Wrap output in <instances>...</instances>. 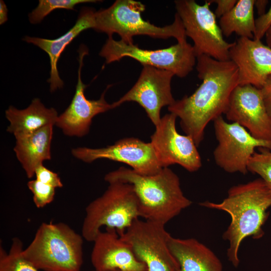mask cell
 Masks as SVG:
<instances>
[{
    "instance_id": "cell-17",
    "label": "cell",
    "mask_w": 271,
    "mask_h": 271,
    "mask_svg": "<svg viewBox=\"0 0 271 271\" xmlns=\"http://www.w3.org/2000/svg\"><path fill=\"white\" fill-rule=\"evenodd\" d=\"M91 262L95 271H147L130 246L113 229L101 230L93 242Z\"/></svg>"
},
{
    "instance_id": "cell-33",
    "label": "cell",
    "mask_w": 271,
    "mask_h": 271,
    "mask_svg": "<svg viewBox=\"0 0 271 271\" xmlns=\"http://www.w3.org/2000/svg\"><path fill=\"white\" fill-rule=\"evenodd\" d=\"M265 35L267 46L271 48V27L267 30Z\"/></svg>"
},
{
    "instance_id": "cell-4",
    "label": "cell",
    "mask_w": 271,
    "mask_h": 271,
    "mask_svg": "<svg viewBox=\"0 0 271 271\" xmlns=\"http://www.w3.org/2000/svg\"><path fill=\"white\" fill-rule=\"evenodd\" d=\"M83 239L66 223L43 222L24 255L39 270L80 271Z\"/></svg>"
},
{
    "instance_id": "cell-23",
    "label": "cell",
    "mask_w": 271,
    "mask_h": 271,
    "mask_svg": "<svg viewBox=\"0 0 271 271\" xmlns=\"http://www.w3.org/2000/svg\"><path fill=\"white\" fill-rule=\"evenodd\" d=\"M22 240L13 238L8 252L0 247V271H39L24 256Z\"/></svg>"
},
{
    "instance_id": "cell-28",
    "label": "cell",
    "mask_w": 271,
    "mask_h": 271,
    "mask_svg": "<svg viewBox=\"0 0 271 271\" xmlns=\"http://www.w3.org/2000/svg\"><path fill=\"white\" fill-rule=\"evenodd\" d=\"M271 27V7L269 10L255 20L253 39L261 40Z\"/></svg>"
},
{
    "instance_id": "cell-14",
    "label": "cell",
    "mask_w": 271,
    "mask_h": 271,
    "mask_svg": "<svg viewBox=\"0 0 271 271\" xmlns=\"http://www.w3.org/2000/svg\"><path fill=\"white\" fill-rule=\"evenodd\" d=\"M224 114L228 120L243 126L256 139L271 141V118L260 89L250 84L236 86Z\"/></svg>"
},
{
    "instance_id": "cell-29",
    "label": "cell",
    "mask_w": 271,
    "mask_h": 271,
    "mask_svg": "<svg viewBox=\"0 0 271 271\" xmlns=\"http://www.w3.org/2000/svg\"><path fill=\"white\" fill-rule=\"evenodd\" d=\"M212 3H216L217 7L214 14L216 18H220L229 12L236 5L237 0H209Z\"/></svg>"
},
{
    "instance_id": "cell-10",
    "label": "cell",
    "mask_w": 271,
    "mask_h": 271,
    "mask_svg": "<svg viewBox=\"0 0 271 271\" xmlns=\"http://www.w3.org/2000/svg\"><path fill=\"white\" fill-rule=\"evenodd\" d=\"M213 121L218 143L213 152L214 159L227 173L246 174L248 162L256 148L271 150V141L256 139L237 123H229L222 116Z\"/></svg>"
},
{
    "instance_id": "cell-9",
    "label": "cell",
    "mask_w": 271,
    "mask_h": 271,
    "mask_svg": "<svg viewBox=\"0 0 271 271\" xmlns=\"http://www.w3.org/2000/svg\"><path fill=\"white\" fill-rule=\"evenodd\" d=\"M147 271H180L168 245L170 234L165 225L139 218L121 235Z\"/></svg>"
},
{
    "instance_id": "cell-6",
    "label": "cell",
    "mask_w": 271,
    "mask_h": 271,
    "mask_svg": "<svg viewBox=\"0 0 271 271\" xmlns=\"http://www.w3.org/2000/svg\"><path fill=\"white\" fill-rule=\"evenodd\" d=\"M140 217L132 186L120 182L110 183L103 194L86 207L81 235L86 241L93 242L105 227L116 230L120 235Z\"/></svg>"
},
{
    "instance_id": "cell-22",
    "label": "cell",
    "mask_w": 271,
    "mask_h": 271,
    "mask_svg": "<svg viewBox=\"0 0 271 271\" xmlns=\"http://www.w3.org/2000/svg\"><path fill=\"white\" fill-rule=\"evenodd\" d=\"M254 0H238L234 7L220 18L219 27L226 37L235 33L240 37L253 39L255 31Z\"/></svg>"
},
{
    "instance_id": "cell-8",
    "label": "cell",
    "mask_w": 271,
    "mask_h": 271,
    "mask_svg": "<svg viewBox=\"0 0 271 271\" xmlns=\"http://www.w3.org/2000/svg\"><path fill=\"white\" fill-rule=\"evenodd\" d=\"M107 64L128 57L143 65L172 72L180 78L187 76L193 69L197 57L193 46L185 40L168 48L146 50L108 37L99 52Z\"/></svg>"
},
{
    "instance_id": "cell-12",
    "label": "cell",
    "mask_w": 271,
    "mask_h": 271,
    "mask_svg": "<svg viewBox=\"0 0 271 271\" xmlns=\"http://www.w3.org/2000/svg\"><path fill=\"white\" fill-rule=\"evenodd\" d=\"M174 75L170 71L143 65L136 83L118 100L112 103L113 108L126 101L136 102L144 108L156 126L161 119V108L176 101L171 92V81Z\"/></svg>"
},
{
    "instance_id": "cell-19",
    "label": "cell",
    "mask_w": 271,
    "mask_h": 271,
    "mask_svg": "<svg viewBox=\"0 0 271 271\" xmlns=\"http://www.w3.org/2000/svg\"><path fill=\"white\" fill-rule=\"evenodd\" d=\"M168 245L180 271H223L221 261L215 254L195 238L171 235Z\"/></svg>"
},
{
    "instance_id": "cell-5",
    "label": "cell",
    "mask_w": 271,
    "mask_h": 271,
    "mask_svg": "<svg viewBox=\"0 0 271 271\" xmlns=\"http://www.w3.org/2000/svg\"><path fill=\"white\" fill-rule=\"evenodd\" d=\"M145 8L140 2L116 0L109 8L95 11L93 29L108 37L116 33L120 40L128 44H133V37L137 35L165 39L173 37L177 42L186 40L183 24L177 13L172 24L161 27L142 18L141 14Z\"/></svg>"
},
{
    "instance_id": "cell-31",
    "label": "cell",
    "mask_w": 271,
    "mask_h": 271,
    "mask_svg": "<svg viewBox=\"0 0 271 271\" xmlns=\"http://www.w3.org/2000/svg\"><path fill=\"white\" fill-rule=\"evenodd\" d=\"M268 3L267 0H254V7H255L259 16L265 13Z\"/></svg>"
},
{
    "instance_id": "cell-30",
    "label": "cell",
    "mask_w": 271,
    "mask_h": 271,
    "mask_svg": "<svg viewBox=\"0 0 271 271\" xmlns=\"http://www.w3.org/2000/svg\"><path fill=\"white\" fill-rule=\"evenodd\" d=\"M260 89L267 111L271 118V75L267 77Z\"/></svg>"
},
{
    "instance_id": "cell-13",
    "label": "cell",
    "mask_w": 271,
    "mask_h": 271,
    "mask_svg": "<svg viewBox=\"0 0 271 271\" xmlns=\"http://www.w3.org/2000/svg\"><path fill=\"white\" fill-rule=\"evenodd\" d=\"M177 116L166 114L161 118L151 136L158 160L163 168L178 164L190 172L202 166L200 155L191 137L179 133L176 128Z\"/></svg>"
},
{
    "instance_id": "cell-27",
    "label": "cell",
    "mask_w": 271,
    "mask_h": 271,
    "mask_svg": "<svg viewBox=\"0 0 271 271\" xmlns=\"http://www.w3.org/2000/svg\"><path fill=\"white\" fill-rule=\"evenodd\" d=\"M36 179L55 188L63 186L59 175L48 169L43 164L39 166L35 171Z\"/></svg>"
},
{
    "instance_id": "cell-11",
    "label": "cell",
    "mask_w": 271,
    "mask_h": 271,
    "mask_svg": "<svg viewBox=\"0 0 271 271\" xmlns=\"http://www.w3.org/2000/svg\"><path fill=\"white\" fill-rule=\"evenodd\" d=\"M71 153L75 158L87 163L101 159L122 162L142 175L156 174L163 168L152 143L134 138L121 139L103 148L78 147L73 149Z\"/></svg>"
},
{
    "instance_id": "cell-1",
    "label": "cell",
    "mask_w": 271,
    "mask_h": 271,
    "mask_svg": "<svg viewBox=\"0 0 271 271\" xmlns=\"http://www.w3.org/2000/svg\"><path fill=\"white\" fill-rule=\"evenodd\" d=\"M196 69L201 85L168 109L180 118L182 128L198 147L207 125L225 113L230 95L238 85V71L230 60L219 61L206 55L197 57Z\"/></svg>"
},
{
    "instance_id": "cell-24",
    "label": "cell",
    "mask_w": 271,
    "mask_h": 271,
    "mask_svg": "<svg viewBox=\"0 0 271 271\" xmlns=\"http://www.w3.org/2000/svg\"><path fill=\"white\" fill-rule=\"evenodd\" d=\"M95 0H39L38 6L29 14L31 23H40L53 11L59 9L74 10L76 5L83 3H96Z\"/></svg>"
},
{
    "instance_id": "cell-25",
    "label": "cell",
    "mask_w": 271,
    "mask_h": 271,
    "mask_svg": "<svg viewBox=\"0 0 271 271\" xmlns=\"http://www.w3.org/2000/svg\"><path fill=\"white\" fill-rule=\"evenodd\" d=\"M247 170L258 175L271 188V150L258 148V152H255L250 158Z\"/></svg>"
},
{
    "instance_id": "cell-15",
    "label": "cell",
    "mask_w": 271,
    "mask_h": 271,
    "mask_svg": "<svg viewBox=\"0 0 271 271\" xmlns=\"http://www.w3.org/2000/svg\"><path fill=\"white\" fill-rule=\"evenodd\" d=\"M79 68L78 80L75 92L72 101L61 114L58 115L55 125L60 128L63 133L69 137H82L89 131L93 118L96 115L113 108L112 104H109L104 98V94L110 86L97 100H89L85 95L87 85L81 80V69L83 58L88 54L87 47L81 45L78 50Z\"/></svg>"
},
{
    "instance_id": "cell-34",
    "label": "cell",
    "mask_w": 271,
    "mask_h": 271,
    "mask_svg": "<svg viewBox=\"0 0 271 271\" xmlns=\"http://www.w3.org/2000/svg\"><path fill=\"white\" fill-rule=\"evenodd\" d=\"M92 271H95V270H92ZM113 271H120V270H113Z\"/></svg>"
},
{
    "instance_id": "cell-21",
    "label": "cell",
    "mask_w": 271,
    "mask_h": 271,
    "mask_svg": "<svg viewBox=\"0 0 271 271\" xmlns=\"http://www.w3.org/2000/svg\"><path fill=\"white\" fill-rule=\"evenodd\" d=\"M10 122L7 130L15 138L28 134L49 125H55L58 114L54 108L46 107L40 99L36 98L25 109H18L10 106L5 111Z\"/></svg>"
},
{
    "instance_id": "cell-20",
    "label": "cell",
    "mask_w": 271,
    "mask_h": 271,
    "mask_svg": "<svg viewBox=\"0 0 271 271\" xmlns=\"http://www.w3.org/2000/svg\"><path fill=\"white\" fill-rule=\"evenodd\" d=\"M53 126L49 125L31 134L16 139L14 151L28 178L35 176L36 169L44 161L51 159Z\"/></svg>"
},
{
    "instance_id": "cell-18",
    "label": "cell",
    "mask_w": 271,
    "mask_h": 271,
    "mask_svg": "<svg viewBox=\"0 0 271 271\" xmlns=\"http://www.w3.org/2000/svg\"><path fill=\"white\" fill-rule=\"evenodd\" d=\"M93 10L84 8L81 9L75 24L67 33L55 39H47L26 36L23 40L39 47L49 55L50 61V77L48 80L50 90L54 92L63 86V81L59 76L57 63L65 48L82 31L93 29L94 26Z\"/></svg>"
},
{
    "instance_id": "cell-26",
    "label": "cell",
    "mask_w": 271,
    "mask_h": 271,
    "mask_svg": "<svg viewBox=\"0 0 271 271\" xmlns=\"http://www.w3.org/2000/svg\"><path fill=\"white\" fill-rule=\"evenodd\" d=\"M27 186L33 195V202L37 208H43L53 201L55 195V188L43 183L37 179L29 181Z\"/></svg>"
},
{
    "instance_id": "cell-7",
    "label": "cell",
    "mask_w": 271,
    "mask_h": 271,
    "mask_svg": "<svg viewBox=\"0 0 271 271\" xmlns=\"http://www.w3.org/2000/svg\"><path fill=\"white\" fill-rule=\"evenodd\" d=\"M174 3L186 35L194 43L196 57L206 55L219 61L230 60L229 51L234 42L224 40L216 17L210 9L209 0L203 5L194 0H176Z\"/></svg>"
},
{
    "instance_id": "cell-32",
    "label": "cell",
    "mask_w": 271,
    "mask_h": 271,
    "mask_svg": "<svg viewBox=\"0 0 271 271\" xmlns=\"http://www.w3.org/2000/svg\"><path fill=\"white\" fill-rule=\"evenodd\" d=\"M8 20V9L3 0L0 1V24L2 25Z\"/></svg>"
},
{
    "instance_id": "cell-2",
    "label": "cell",
    "mask_w": 271,
    "mask_h": 271,
    "mask_svg": "<svg viewBox=\"0 0 271 271\" xmlns=\"http://www.w3.org/2000/svg\"><path fill=\"white\" fill-rule=\"evenodd\" d=\"M199 205L230 215L231 222L222 237L229 242L228 260L237 267L240 262L238 251L243 240L249 236L258 239L264 234L262 226L271 206V188L260 178L231 187L227 196L220 203L206 201Z\"/></svg>"
},
{
    "instance_id": "cell-3",
    "label": "cell",
    "mask_w": 271,
    "mask_h": 271,
    "mask_svg": "<svg viewBox=\"0 0 271 271\" xmlns=\"http://www.w3.org/2000/svg\"><path fill=\"white\" fill-rule=\"evenodd\" d=\"M104 180L108 183L131 185L140 217L165 225L192 203L183 194L178 176L168 167L156 174L146 175L121 167L107 173Z\"/></svg>"
},
{
    "instance_id": "cell-16",
    "label": "cell",
    "mask_w": 271,
    "mask_h": 271,
    "mask_svg": "<svg viewBox=\"0 0 271 271\" xmlns=\"http://www.w3.org/2000/svg\"><path fill=\"white\" fill-rule=\"evenodd\" d=\"M229 58L238 71V85L261 89L271 75V48L261 40L240 37L229 51Z\"/></svg>"
}]
</instances>
